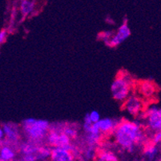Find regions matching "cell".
<instances>
[{
	"label": "cell",
	"mask_w": 161,
	"mask_h": 161,
	"mask_svg": "<svg viewBox=\"0 0 161 161\" xmlns=\"http://www.w3.org/2000/svg\"><path fill=\"white\" fill-rule=\"evenodd\" d=\"M51 161H75V156L69 151L62 147H52L50 155Z\"/></svg>",
	"instance_id": "9"
},
{
	"label": "cell",
	"mask_w": 161,
	"mask_h": 161,
	"mask_svg": "<svg viewBox=\"0 0 161 161\" xmlns=\"http://www.w3.org/2000/svg\"><path fill=\"white\" fill-rule=\"evenodd\" d=\"M130 36H131V30L128 27L127 20H124V22L120 25V27H119L116 32H114L113 36H112L108 46L111 47L119 46L122 43H124V41L127 40Z\"/></svg>",
	"instance_id": "6"
},
{
	"label": "cell",
	"mask_w": 161,
	"mask_h": 161,
	"mask_svg": "<svg viewBox=\"0 0 161 161\" xmlns=\"http://www.w3.org/2000/svg\"><path fill=\"white\" fill-rule=\"evenodd\" d=\"M61 131L65 134L67 137H69L71 140H75L78 136V130L75 127L71 125H66L61 128Z\"/></svg>",
	"instance_id": "16"
},
{
	"label": "cell",
	"mask_w": 161,
	"mask_h": 161,
	"mask_svg": "<svg viewBox=\"0 0 161 161\" xmlns=\"http://www.w3.org/2000/svg\"><path fill=\"white\" fill-rule=\"evenodd\" d=\"M124 108L129 115L136 118L144 112V101L138 95H130L124 102Z\"/></svg>",
	"instance_id": "5"
},
{
	"label": "cell",
	"mask_w": 161,
	"mask_h": 161,
	"mask_svg": "<svg viewBox=\"0 0 161 161\" xmlns=\"http://www.w3.org/2000/svg\"><path fill=\"white\" fill-rule=\"evenodd\" d=\"M161 141V132L160 131H157V132L154 133L152 136V143H154L156 145H159Z\"/></svg>",
	"instance_id": "19"
},
{
	"label": "cell",
	"mask_w": 161,
	"mask_h": 161,
	"mask_svg": "<svg viewBox=\"0 0 161 161\" xmlns=\"http://www.w3.org/2000/svg\"><path fill=\"white\" fill-rule=\"evenodd\" d=\"M7 37V31L5 29L0 31V45L5 43L6 39Z\"/></svg>",
	"instance_id": "20"
},
{
	"label": "cell",
	"mask_w": 161,
	"mask_h": 161,
	"mask_svg": "<svg viewBox=\"0 0 161 161\" xmlns=\"http://www.w3.org/2000/svg\"><path fill=\"white\" fill-rule=\"evenodd\" d=\"M50 127V123L45 119L27 118L22 122V128L28 141L36 144H42L45 141Z\"/></svg>",
	"instance_id": "2"
},
{
	"label": "cell",
	"mask_w": 161,
	"mask_h": 161,
	"mask_svg": "<svg viewBox=\"0 0 161 161\" xmlns=\"http://www.w3.org/2000/svg\"><path fill=\"white\" fill-rule=\"evenodd\" d=\"M3 131L5 136V145H16L20 140V134L19 128L13 124H5L3 125Z\"/></svg>",
	"instance_id": "7"
},
{
	"label": "cell",
	"mask_w": 161,
	"mask_h": 161,
	"mask_svg": "<svg viewBox=\"0 0 161 161\" xmlns=\"http://www.w3.org/2000/svg\"><path fill=\"white\" fill-rule=\"evenodd\" d=\"M0 161H4V160H2V159H0Z\"/></svg>",
	"instance_id": "23"
},
{
	"label": "cell",
	"mask_w": 161,
	"mask_h": 161,
	"mask_svg": "<svg viewBox=\"0 0 161 161\" xmlns=\"http://www.w3.org/2000/svg\"><path fill=\"white\" fill-rule=\"evenodd\" d=\"M6 144L5 136H4L3 131L1 128H0V146H3Z\"/></svg>",
	"instance_id": "21"
},
{
	"label": "cell",
	"mask_w": 161,
	"mask_h": 161,
	"mask_svg": "<svg viewBox=\"0 0 161 161\" xmlns=\"http://www.w3.org/2000/svg\"><path fill=\"white\" fill-rule=\"evenodd\" d=\"M93 161H119L116 155L110 150H103L97 152Z\"/></svg>",
	"instance_id": "14"
},
{
	"label": "cell",
	"mask_w": 161,
	"mask_h": 161,
	"mask_svg": "<svg viewBox=\"0 0 161 161\" xmlns=\"http://www.w3.org/2000/svg\"><path fill=\"white\" fill-rule=\"evenodd\" d=\"M159 153V146L154 143H149L144 145L143 156L148 161L157 160V156Z\"/></svg>",
	"instance_id": "11"
},
{
	"label": "cell",
	"mask_w": 161,
	"mask_h": 161,
	"mask_svg": "<svg viewBox=\"0 0 161 161\" xmlns=\"http://www.w3.org/2000/svg\"><path fill=\"white\" fill-rule=\"evenodd\" d=\"M143 120L136 119L134 121H119L113 131L117 145L128 152L133 153L137 146L145 143L146 134L143 129Z\"/></svg>",
	"instance_id": "1"
},
{
	"label": "cell",
	"mask_w": 161,
	"mask_h": 161,
	"mask_svg": "<svg viewBox=\"0 0 161 161\" xmlns=\"http://www.w3.org/2000/svg\"><path fill=\"white\" fill-rule=\"evenodd\" d=\"M114 32L112 31H103L102 33H100L99 35V39L101 41H103V43L108 46V44L109 43L110 40L112 39V36H113Z\"/></svg>",
	"instance_id": "17"
},
{
	"label": "cell",
	"mask_w": 161,
	"mask_h": 161,
	"mask_svg": "<svg viewBox=\"0 0 161 161\" xmlns=\"http://www.w3.org/2000/svg\"><path fill=\"white\" fill-rule=\"evenodd\" d=\"M147 127L153 134L160 131L161 110L157 103H152L144 111Z\"/></svg>",
	"instance_id": "4"
},
{
	"label": "cell",
	"mask_w": 161,
	"mask_h": 161,
	"mask_svg": "<svg viewBox=\"0 0 161 161\" xmlns=\"http://www.w3.org/2000/svg\"><path fill=\"white\" fill-rule=\"evenodd\" d=\"M106 22L110 25H112V23H114V21L112 18H106Z\"/></svg>",
	"instance_id": "22"
},
{
	"label": "cell",
	"mask_w": 161,
	"mask_h": 161,
	"mask_svg": "<svg viewBox=\"0 0 161 161\" xmlns=\"http://www.w3.org/2000/svg\"><path fill=\"white\" fill-rule=\"evenodd\" d=\"M88 116L92 124H97L101 119L100 114L97 111H92L90 113H88Z\"/></svg>",
	"instance_id": "18"
},
{
	"label": "cell",
	"mask_w": 161,
	"mask_h": 161,
	"mask_svg": "<svg viewBox=\"0 0 161 161\" xmlns=\"http://www.w3.org/2000/svg\"><path fill=\"white\" fill-rule=\"evenodd\" d=\"M131 77L127 72H124L117 75L112 82L111 92L113 99L117 102L124 103L131 92Z\"/></svg>",
	"instance_id": "3"
},
{
	"label": "cell",
	"mask_w": 161,
	"mask_h": 161,
	"mask_svg": "<svg viewBox=\"0 0 161 161\" xmlns=\"http://www.w3.org/2000/svg\"><path fill=\"white\" fill-rule=\"evenodd\" d=\"M119 122V121L112 118H103L100 119V120L97 123V124L101 134L105 135L113 133L115 128L118 125Z\"/></svg>",
	"instance_id": "10"
},
{
	"label": "cell",
	"mask_w": 161,
	"mask_h": 161,
	"mask_svg": "<svg viewBox=\"0 0 161 161\" xmlns=\"http://www.w3.org/2000/svg\"><path fill=\"white\" fill-rule=\"evenodd\" d=\"M14 157H15V152L11 146H1L0 147V159L4 161H13Z\"/></svg>",
	"instance_id": "13"
},
{
	"label": "cell",
	"mask_w": 161,
	"mask_h": 161,
	"mask_svg": "<svg viewBox=\"0 0 161 161\" xmlns=\"http://www.w3.org/2000/svg\"><path fill=\"white\" fill-rule=\"evenodd\" d=\"M97 155V147L86 146V148L82 154V159L84 161L94 160Z\"/></svg>",
	"instance_id": "15"
},
{
	"label": "cell",
	"mask_w": 161,
	"mask_h": 161,
	"mask_svg": "<svg viewBox=\"0 0 161 161\" xmlns=\"http://www.w3.org/2000/svg\"><path fill=\"white\" fill-rule=\"evenodd\" d=\"M138 92L141 99H151L157 93V87L153 82L143 80L138 83Z\"/></svg>",
	"instance_id": "8"
},
{
	"label": "cell",
	"mask_w": 161,
	"mask_h": 161,
	"mask_svg": "<svg viewBox=\"0 0 161 161\" xmlns=\"http://www.w3.org/2000/svg\"><path fill=\"white\" fill-rule=\"evenodd\" d=\"M36 2L33 0H23L20 2V12L24 18L35 12L36 7Z\"/></svg>",
	"instance_id": "12"
}]
</instances>
